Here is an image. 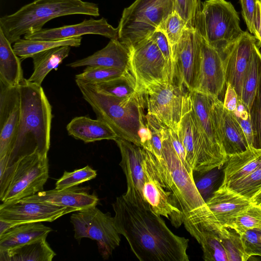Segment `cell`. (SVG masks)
Segmentation results:
<instances>
[{
  "label": "cell",
  "mask_w": 261,
  "mask_h": 261,
  "mask_svg": "<svg viewBox=\"0 0 261 261\" xmlns=\"http://www.w3.org/2000/svg\"><path fill=\"white\" fill-rule=\"evenodd\" d=\"M96 175V171L88 165L72 172L64 171L62 176L57 181L55 189L63 190L76 186L95 178Z\"/></svg>",
  "instance_id": "41"
},
{
  "label": "cell",
  "mask_w": 261,
  "mask_h": 261,
  "mask_svg": "<svg viewBox=\"0 0 261 261\" xmlns=\"http://www.w3.org/2000/svg\"><path fill=\"white\" fill-rule=\"evenodd\" d=\"M177 133L185 149L186 161L194 172L202 174L215 168L221 169L225 164L227 156L205 137L193 110L189 91L184 94Z\"/></svg>",
  "instance_id": "6"
},
{
  "label": "cell",
  "mask_w": 261,
  "mask_h": 261,
  "mask_svg": "<svg viewBox=\"0 0 261 261\" xmlns=\"http://www.w3.org/2000/svg\"><path fill=\"white\" fill-rule=\"evenodd\" d=\"M175 0H136L123 11L118 40L130 48L149 37L175 11Z\"/></svg>",
  "instance_id": "7"
},
{
  "label": "cell",
  "mask_w": 261,
  "mask_h": 261,
  "mask_svg": "<svg viewBox=\"0 0 261 261\" xmlns=\"http://www.w3.org/2000/svg\"><path fill=\"white\" fill-rule=\"evenodd\" d=\"M114 225L140 261H189V239L175 234L141 193L127 189L112 204Z\"/></svg>",
  "instance_id": "1"
},
{
  "label": "cell",
  "mask_w": 261,
  "mask_h": 261,
  "mask_svg": "<svg viewBox=\"0 0 261 261\" xmlns=\"http://www.w3.org/2000/svg\"><path fill=\"white\" fill-rule=\"evenodd\" d=\"M225 186L253 202L261 196V167Z\"/></svg>",
  "instance_id": "36"
},
{
  "label": "cell",
  "mask_w": 261,
  "mask_h": 261,
  "mask_svg": "<svg viewBox=\"0 0 261 261\" xmlns=\"http://www.w3.org/2000/svg\"><path fill=\"white\" fill-rule=\"evenodd\" d=\"M259 2L261 3V0H258Z\"/></svg>",
  "instance_id": "55"
},
{
  "label": "cell",
  "mask_w": 261,
  "mask_h": 261,
  "mask_svg": "<svg viewBox=\"0 0 261 261\" xmlns=\"http://www.w3.org/2000/svg\"><path fill=\"white\" fill-rule=\"evenodd\" d=\"M76 84L97 119L109 125L118 138L141 147L139 131L145 124L143 93L139 91L128 97L120 98L101 93L91 85Z\"/></svg>",
  "instance_id": "4"
},
{
  "label": "cell",
  "mask_w": 261,
  "mask_h": 261,
  "mask_svg": "<svg viewBox=\"0 0 261 261\" xmlns=\"http://www.w3.org/2000/svg\"><path fill=\"white\" fill-rule=\"evenodd\" d=\"M20 118L18 86L0 81V158L9 155Z\"/></svg>",
  "instance_id": "19"
},
{
  "label": "cell",
  "mask_w": 261,
  "mask_h": 261,
  "mask_svg": "<svg viewBox=\"0 0 261 261\" xmlns=\"http://www.w3.org/2000/svg\"><path fill=\"white\" fill-rule=\"evenodd\" d=\"M19 88L20 118L9 154L10 164L35 150L47 155L50 147L53 114L43 88L24 78Z\"/></svg>",
  "instance_id": "2"
},
{
  "label": "cell",
  "mask_w": 261,
  "mask_h": 261,
  "mask_svg": "<svg viewBox=\"0 0 261 261\" xmlns=\"http://www.w3.org/2000/svg\"><path fill=\"white\" fill-rule=\"evenodd\" d=\"M142 166L143 198L154 213L169 219L175 227H179L183 223L181 210L172 192L158 176L152 153L145 149Z\"/></svg>",
  "instance_id": "12"
},
{
  "label": "cell",
  "mask_w": 261,
  "mask_h": 261,
  "mask_svg": "<svg viewBox=\"0 0 261 261\" xmlns=\"http://www.w3.org/2000/svg\"><path fill=\"white\" fill-rule=\"evenodd\" d=\"M261 76V53L258 44L253 54L244 74L240 100L249 109L254 97Z\"/></svg>",
  "instance_id": "34"
},
{
  "label": "cell",
  "mask_w": 261,
  "mask_h": 261,
  "mask_svg": "<svg viewBox=\"0 0 261 261\" xmlns=\"http://www.w3.org/2000/svg\"><path fill=\"white\" fill-rule=\"evenodd\" d=\"M83 14L99 16L97 4L83 0H35L0 18V30L12 44L22 36L39 31L50 20Z\"/></svg>",
  "instance_id": "5"
},
{
  "label": "cell",
  "mask_w": 261,
  "mask_h": 261,
  "mask_svg": "<svg viewBox=\"0 0 261 261\" xmlns=\"http://www.w3.org/2000/svg\"><path fill=\"white\" fill-rule=\"evenodd\" d=\"M13 172L1 201L10 202L42 191L48 175L47 155L37 150L18 158L13 163Z\"/></svg>",
  "instance_id": "9"
},
{
  "label": "cell",
  "mask_w": 261,
  "mask_h": 261,
  "mask_svg": "<svg viewBox=\"0 0 261 261\" xmlns=\"http://www.w3.org/2000/svg\"><path fill=\"white\" fill-rule=\"evenodd\" d=\"M67 65L72 68L100 66L115 68L131 73L130 51L127 46L118 39H110L103 48Z\"/></svg>",
  "instance_id": "22"
},
{
  "label": "cell",
  "mask_w": 261,
  "mask_h": 261,
  "mask_svg": "<svg viewBox=\"0 0 261 261\" xmlns=\"http://www.w3.org/2000/svg\"><path fill=\"white\" fill-rule=\"evenodd\" d=\"M119 148L121 166L126 177L127 188L136 189L142 194L144 182V149L120 138L114 140Z\"/></svg>",
  "instance_id": "25"
},
{
  "label": "cell",
  "mask_w": 261,
  "mask_h": 261,
  "mask_svg": "<svg viewBox=\"0 0 261 261\" xmlns=\"http://www.w3.org/2000/svg\"><path fill=\"white\" fill-rule=\"evenodd\" d=\"M87 34L99 35L110 39H118V30L103 17L98 19L90 18L82 22L58 28H46L23 36L30 40H58L82 37Z\"/></svg>",
  "instance_id": "20"
},
{
  "label": "cell",
  "mask_w": 261,
  "mask_h": 261,
  "mask_svg": "<svg viewBox=\"0 0 261 261\" xmlns=\"http://www.w3.org/2000/svg\"><path fill=\"white\" fill-rule=\"evenodd\" d=\"M71 46L65 45L51 48L34 55L32 58L34 65L32 74L28 80L41 85L47 74L58 67L68 57Z\"/></svg>",
  "instance_id": "31"
},
{
  "label": "cell",
  "mask_w": 261,
  "mask_h": 261,
  "mask_svg": "<svg viewBox=\"0 0 261 261\" xmlns=\"http://www.w3.org/2000/svg\"><path fill=\"white\" fill-rule=\"evenodd\" d=\"M11 44L0 30V81L9 86L15 87L24 77L21 60Z\"/></svg>",
  "instance_id": "30"
},
{
  "label": "cell",
  "mask_w": 261,
  "mask_h": 261,
  "mask_svg": "<svg viewBox=\"0 0 261 261\" xmlns=\"http://www.w3.org/2000/svg\"><path fill=\"white\" fill-rule=\"evenodd\" d=\"M241 234L261 227V205L253 203L238 215L228 227Z\"/></svg>",
  "instance_id": "39"
},
{
  "label": "cell",
  "mask_w": 261,
  "mask_h": 261,
  "mask_svg": "<svg viewBox=\"0 0 261 261\" xmlns=\"http://www.w3.org/2000/svg\"><path fill=\"white\" fill-rule=\"evenodd\" d=\"M92 86L101 93L120 98L128 97L140 91L136 79L130 72Z\"/></svg>",
  "instance_id": "35"
},
{
  "label": "cell",
  "mask_w": 261,
  "mask_h": 261,
  "mask_svg": "<svg viewBox=\"0 0 261 261\" xmlns=\"http://www.w3.org/2000/svg\"><path fill=\"white\" fill-rule=\"evenodd\" d=\"M189 93L193 110L205 137L213 146L226 154L217 136L211 115L212 96L196 91Z\"/></svg>",
  "instance_id": "32"
},
{
  "label": "cell",
  "mask_w": 261,
  "mask_h": 261,
  "mask_svg": "<svg viewBox=\"0 0 261 261\" xmlns=\"http://www.w3.org/2000/svg\"><path fill=\"white\" fill-rule=\"evenodd\" d=\"M52 230L42 222L17 225L0 236V250L20 246L47 236Z\"/></svg>",
  "instance_id": "29"
},
{
  "label": "cell",
  "mask_w": 261,
  "mask_h": 261,
  "mask_svg": "<svg viewBox=\"0 0 261 261\" xmlns=\"http://www.w3.org/2000/svg\"><path fill=\"white\" fill-rule=\"evenodd\" d=\"M76 212L70 217L74 238L77 241L83 238L96 241L102 257L108 258L121 241L114 217L109 212H102L96 206Z\"/></svg>",
  "instance_id": "10"
},
{
  "label": "cell",
  "mask_w": 261,
  "mask_h": 261,
  "mask_svg": "<svg viewBox=\"0 0 261 261\" xmlns=\"http://www.w3.org/2000/svg\"><path fill=\"white\" fill-rule=\"evenodd\" d=\"M249 111L253 132L252 146L261 148V76Z\"/></svg>",
  "instance_id": "42"
},
{
  "label": "cell",
  "mask_w": 261,
  "mask_h": 261,
  "mask_svg": "<svg viewBox=\"0 0 261 261\" xmlns=\"http://www.w3.org/2000/svg\"><path fill=\"white\" fill-rule=\"evenodd\" d=\"M186 27L187 26L185 20L176 11H174L158 30L161 31L165 34L172 50L179 41Z\"/></svg>",
  "instance_id": "40"
},
{
  "label": "cell",
  "mask_w": 261,
  "mask_h": 261,
  "mask_svg": "<svg viewBox=\"0 0 261 261\" xmlns=\"http://www.w3.org/2000/svg\"><path fill=\"white\" fill-rule=\"evenodd\" d=\"M220 236L228 261H246L240 234L229 227L222 225Z\"/></svg>",
  "instance_id": "38"
},
{
  "label": "cell",
  "mask_w": 261,
  "mask_h": 261,
  "mask_svg": "<svg viewBox=\"0 0 261 261\" xmlns=\"http://www.w3.org/2000/svg\"><path fill=\"white\" fill-rule=\"evenodd\" d=\"M211 214L221 225L228 227L234 218L253 202L221 185L205 201Z\"/></svg>",
  "instance_id": "21"
},
{
  "label": "cell",
  "mask_w": 261,
  "mask_h": 261,
  "mask_svg": "<svg viewBox=\"0 0 261 261\" xmlns=\"http://www.w3.org/2000/svg\"><path fill=\"white\" fill-rule=\"evenodd\" d=\"M86 189V187H78L77 186L63 190L55 189L42 191L23 199L71 208L76 212L97 204V196L94 194H89Z\"/></svg>",
  "instance_id": "24"
},
{
  "label": "cell",
  "mask_w": 261,
  "mask_h": 261,
  "mask_svg": "<svg viewBox=\"0 0 261 261\" xmlns=\"http://www.w3.org/2000/svg\"><path fill=\"white\" fill-rule=\"evenodd\" d=\"M201 9L200 0H175V11L185 20L188 28H196Z\"/></svg>",
  "instance_id": "43"
},
{
  "label": "cell",
  "mask_w": 261,
  "mask_h": 261,
  "mask_svg": "<svg viewBox=\"0 0 261 261\" xmlns=\"http://www.w3.org/2000/svg\"><path fill=\"white\" fill-rule=\"evenodd\" d=\"M257 15L255 25L257 34L256 38L257 39L259 43L261 44V3L258 1H257Z\"/></svg>",
  "instance_id": "53"
},
{
  "label": "cell",
  "mask_w": 261,
  "mask_h": 261,
  "mask_svg": "<svg viewBox=\"0 0 261 261\" xmlns=\"http://www.w3.org/2000/svg\"><path fill=\"white\" fill-rule=\"evenodd\" d=\"M149 38L156 44L168 63L173 70L172 54L170 45L165 34L161 31H155Z\"/></svg>",
  "instance_id": "50"
},
{
  "label": "cell",
  "mask_w": 261,
  "mask_h": 261,
  "mask_svg": "<svg viewBox=\"0 0 261 261\" xmlns=\"http://www.w3.org/2000/svg\"><path fill=\"white\" fill-rule=\"evenodd\" d=\"M220 54L244 33L238 13L225 0H206L201 4L196 28Z\"/></svg>",
  "instance_id": "8"
},
{
  "label": "cell",
  "mask_w": 261,
  "mask_h": 261,
  "mask_svg": "<svg viewBox=\"0 0 261 261\" xmlns=\"http://www.w3.org/2000/svg\"><path fill=\"white\" fill-rule=\"evenodd\" d=\"M210 112L217 136L227 157L244 151L250 146L233 113L226 109L218 97L212 96Z\"/></svg>",
  "instance_id": "16"
},
{
  "label": "cell",
  "mask_w": 261,
  "mask_h": 261,
  "mask_svg": "<svg viewBox=\"0 0 261 261\" xmlns=\"http://www.w3.org/2000/svg\"><path fill=\"white\" fill-rule=\"evenodd\" d=\"M129 72L115 68L100 66H86L82 73L75 75V79L76 83L93 85Z\"/></svg>",
  "instance_id": "37"
},
{
  "label": "cell",
  "mask_w": 261,
  "mask_h": 261,
  "mask_svg": "<svg viewBox=\"0 0 261 261\" xmlns=\"http://www.w3.org/2000/svg\"><path fill=\"white\" fill-rule=\"evenodd\" d=\"M226 90L224 97L223 105L225 108L228 110L234 111L238 105L239 97L233 88L229 84H226Z\"/></svg>",
  "instance_id": "51"
},
{
  "label": "cell",
  "mask_w": 261,
  "mask_h": 261,
  "mask_svg": "<svg viewBox=\"0 0 261 261\" xmlns=\"http://www.w3.org/2000/svg\"><path fill=\"white\" fill-rule=\"evenodd\" d=\"M242 14L250 33L256 37V19L258 0H239Z\"/></svg>",
  "instance_id": "47"
},
{
  "label": "cell",
  "mask_w": 261,
  "mask_h": 261,
  "mask_svg": "<svg viewBox=\"0 0 261 261\" xmlns=\"http://www.w3.org/2000/svg\"><path fill=\"white\" fill-rule=\"evenodd\" d=\"M76 212L74 209L49 203L21 199L3 203L0 205V219L18 225L36 222H53L64 215Z\"/></svg>",
  "instance_id": "15"
},
{
  "label": "cell",
  "mask_w": 261,
  "mask_h": 261,
  "mask_svg": "<svg viewBox=\"0 0 261 261\" xmlns=\"http://www.w3.org/2000/svg\"><path fill=\"white\" fill-rule=\"evenodd\" d=\"M221 226L210 213L205 219L187 229L201 245L203 258L206 261H228L220 241Z\"/></svg>",
  "instance_id": "23"
},
{
  "label": "cell",
  "mask_w": 261,
  "mask_h": 261,
  "mask_svg": "<svg viewBox=\"0 0 261 261\" xmlns=\"http://www.w3.org/2000/svg\"><path fill=\"white\" fill-rule=\"evenodd\" d=\"M145 117V123L151 133L150 152L155 156H159L162 153V129L164 125L161 123L154 116L148 113Z\"/></svg>",
  "instance_id": "46"
},
{
  "label": "cell",
  "mask_w": 261,
  "mask_h": 261,
  "mask_svg": "<svg viewBox=\"0 0 261 261\" xmlns=\"http://www.w3.org/2000/svg\"><path fill=\"white\" fill-rule=\"evenodd\" d=\"M240 235L246 261L253 256H261V227L247 230Z\"/></svg>",
  "instance_id": "44"
},
{
  "label": "cell",
  "mask_w": 261,
  "mask_h": 261,
  "mask_svg": "<svg viewBox=\"0 0 261 261\" xmlns=\"http://www.w3.org/2000/svg\"><path fill=\"white\" fill-rule=\"evenodd\" d=\"M254 36L244 32L221 55L224 66L226 84L233 88L240 100L242 79L255 46L258 44Z\"/></svg>",
  "instance_id": "18"
},
{
  "label": "cell",
  "mask_w": 261,
  "mask_h": 261,
  "mask_svg": "<svg viewBox=\"0 0 261 261\" xmlns=\"http://www.w3.org/2000/svg\"><path fill=\"white\" fill-rule=\"evenodd\" d=\"M13 169V164H10L9 155L0 158V200L7 189Z\"/></svg>",
  "instance_id": "49"
},
{
  "label": "cell",
  "mask_w": 261,
  "mask_h": 261,
  "mask_svg": "<svg viewBox=\"0 0 261 261\" xmlns=\"http://www.w3.org/2000/svg\"><path fill=\"white\" fill-rule=\"evenodd\" d=\"M223 170L222 186L239 180L261 167V148L249 146L228 157Z\"/></svg>",
  "instance_id": "26"
},
{
  "label": "cell",
  "mask_w": 261,
  "mask_h": 261,
  "mask_svg": "<svg viewBox=\"0 0 261 261\" xmlns=\"http://www.w3.org/2000/svg\"><path fill=\"white\" fill-rule=\"evenodd\" d=\"M185 93L182 89L170 82L150 85L144 91L147 113L162 124L177 132Z\"/></svg>",
  "instance_id": "14"
},
{
  "label": "cell",
  "mask_w": 261,
  "mask_h": 261,
  "mask_svg": "<svg viewBox=\"0 0 261 261\" xmlns=\"http://www.w3.org/2000/svg\"><path fill=\"white\" fill-rule=\"evenodd\" d=\"M242 128L250 146H252L253 132L249 109L239 100L236 110L232 112Z\"/></svg>",
  "instance_id": "48"
},
{
  "label": "cell",
  "mask_w": 261,
  "mask_h": 261,
  "mask_svg": "<svg viewBox=\"0 0 261 261\" xmlns=\"http://www.w3.org/2000/svg\"><path fill=\"white\" fill-rule=\"evenodd\" d=\"M174 82L181 89L195 91L200 63L199 33L196 28L186 27L172 50Z\"/></svg>",
  "instance_id": "13"
},
{
  "label": "cell",
  "mask_w": 261,
  "mask_h": 261,
  "mask_svg": "<svg viewBox=\"0 0 261 261\" xmlns=\"http://www.w3.org/2000/svg\"><path fill=\"white\" fill-rule=\"evenodd\" d=\"M69 135L87 143L102 140H115L117 135L106 123L86 116L72 119L66 126Z\"/></svg>",
  "instance_id": "27"
},
{
  "label": "cell",
  "mask_w": 261,
  "mask_h": 261,
  "mask_svg": "<svg viewBox=\"0 0 261 261\" xmlns=\"http://www.w3.org/2000/svg\"><path fill=\"white\" fill-rule=\"evenodd\" d=\"M220 170L215 168L202 174L194 178L196 188L200 194L206 201L213 194L215 187L220 178Z\"/></svg>",
  "instance_id": "45"
},
{
  "label": "cell",
  "mask_w": 261,
  "mask_h": 261,
  "mask_svg": "<svg viewBox=\"0 0 261 261\" xmlns=\"http://www.w3.org/2000/svg\"><path fill=\"white\" fill-rule=\"evenodd\" d=\"M82 37L58 40H30L24 38L18 40L13 43V48L16 54L23 60L39 52L61 46L79 47L82 42Z\"/></svg>",
  "instance_id": "33"
},
{
  "label": "cell",
  "mask_w": 261,
  "mask_h": 261,
  "mask_svg": "<svg viewBox=\"0 0 261 261\" xmlns=\"http://www.w3.org/2000/svg\"><path fill=\"white\" fill-rule=\"evenodd\" d=\"M198 31L200 36V63L198 81L195 91L218 97L226 85L223 59L220 53L211 46Z\"/></svg>",
  "instance_id": "17"
},
{
  "label": "cell",
  "mask_w": 261,
  "mask_h": 261,
  "mask_svg": "<svg viewBox=\"0 0 261 261\" xmlns=\"http://www.w3.org/2000/svg\"><path fill=\"white\" fill-rule=\"evenodd\" d=\"M152 155L158 176L172 192L181 210L185 227L187 229L197 224L210 211L196 188L193 170L180 159L171 143L168 127L165 125L161 155Z\"/></svg>",
  "instance_id": "3"
},
{
  "label": "cell",
  "mask_w": 261,
  "mask_h": 261,
  "mask_svg": "<svg viewBox=\"0 0 261 261\" xmlns=\"http://www.w3.org/2000/svg\"><path fill=\"white\" fill-rule=\"evenodd\" d=\"M47 236L12 248L0 250L1 261H51L56 255Z\"/></svg>",
  "instance_id": "28"
},
{
  "label": "cell",
  "mask_w": 261,
  "mask_h": 261,
  "mask_svg": "<svg viewBox=\"0 0 261 261\" xmlns=\"http://www.w3.org/2000/svg\"><path fill=\"white\" fill-rule=\"evenodd\" d=\"M253 203L261 205V196L255 199Z\"/></svg>",
  "instance_id": "54"
},
{
  "label": "cell",
  "mask_w": 261,
  "mask_h": 261,
  "mask_svg": "<svg viewBox=\"0 0 261 261\" xmlns=\"http://www.w3.org/2000/svg\"><path fill=\"white\" fill-rule=\"evenodd\" d=\"M129 49L130 71L136 79L140 91L144 94L148 86L159 83H174L172 67L150 38Z\"/></svg>",
  "instance_id": "11"
},
{
  "label": "cell",
  "mask_w": 261,
  "mask_h": 261,
  "mask_svg": "<svg viewBox=\"0 0 261 261\" xmlns=\"http://www.w3.org/2000/svg\"><path fill=\"white\" fill-rule=\"evenodd\" d=\"M168 129L170 139L175 151L178 154L180 159L184 163L188 164L186 159L185 149L177 133L169 128H168Z\"/></svg>",
  "instance_id": "52"
}]
</instances>
